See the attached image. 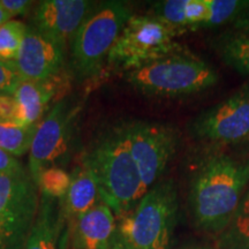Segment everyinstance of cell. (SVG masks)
<instances>
[{"label":"cell","mask_w":249,"mask_h":249,"mask_svg":"<svg viewBox=\"0 0 249 249\" xmlns=\"http://www.w3.org/2000/svg\"><path fill=\"white\" fill-rule=\"evenodd\" d=\"M181 34L152 15H134L111 49L107 62L130 71L166 55L182 51L176 42Z\"/></svg>","instance_id":"8992f818"},{"label":"cell","mask_w":249,"mask_h":249,"mask_svg":"<svg viewBox=\"0 0 249 249\" xmlns=\"http://www.w3.org/2000/svg\"><path fill=\"white\" fill-rule=\"evenodd\" d=\"M65 50L33 26H27L15 65L22 80L43 81L61 74Z\"/></svg>","instance_id":"7c38bea8"},{"label":"cell","mask_w":249,"mask_h":249,"mask_svg":"<svg viewBox=\"0 0 249 249\" xmlns=\"http://www.w3.org/2000/svg\"><path fill=\"white\" fill-rule=\"evenodd\" d=\"M81 164L95 177L102 201L118 219L129 213L148 192L120 126L92 143Z\"/></svg>","instance_id":"7a4b0ae2"},{"label":"cell","mask_w":249,"mask_h":249,"mask_svg":"<svg viewBox=\"0 0 249 249\" xmlns=\"http://www.w3.org/2000/svg\"><path fill=\"white\" fill-rule=\"evenodd\" d=\"M27 26L22 21L9 20L0 26V59L15 61L22 46Z\"/></svg>","instance_id":"44dd1931"},{"label":"cell","mask_w":249,"mask_h":249,"mask_svg":"<svg viewBox=\"0 0 249 249\" xmlns=\"http://www.w3.org/2000/svg\"><path fill=\"white\" fill-rule=\"evenodd\" d=\"M36 126L0 120V149L17 158L29 154Z\"/></svg>","instance_id":"d6986e66"},{"label":"cell","mask_w":249,"mask_h":249,"mask_svg":"<svg viewBox=\"0 0 249 249\" xmlns=\"http://www.w3.org/2000/svg\"><path fill=\"white\" fill-rule=\"evenodd\" d=\"M26 171L17 157L0 149V174H13Z\"/></svg>","instance_id":"484cf974"},{"label":"cell","mask_w":249,"mask_h":249,"mask_svg":"<svg viewBox=\"0 0 249 249\" xmlns=\"http://www.w3.org/2000/svg\"><path fill=\"white\" fill-rule=\"evenodd\" d=\"M70 238L59 200L39 193L38 213L23 249H68Z\"/></svg>","instance_id":"9a60e30c"},{"label":"cell","mask_w":249,"mask_h":249,"mask_svg":"<svg viewBox=\"0 0 249 249\" xmlns=\"http://www.w3.org/2000/svg\"><path fill=\"white\" fill-rule=\"evenodd\" d=\"M9 20H13V18L9 17V14L1 7V5H0V26H2V24L6 23Z\"/></svg>","instance_id":"f1b7e54d"},{"label":"cell","mask_w":249,"mask_h":249,"mask_svg":"<svg viewBox=\"0 0 249 249\" xmlns=\"http://www.w3.org/2000/svg\"><path fill=\"white\" fill-rule=\"evenodd\" d=\"M21 81L22 77L15 62L0 59V93L13 95Z\"/></svg>","instance_id":"cb8c5ba5"},{"label":"cell","mask_w":249,"mask_h":249,"mask_svg":"<svg viewBox=\"0 0 249 249\" xmlns=\"http://www.w3.org/2000/svg\"><path fill=\"white\" fill-rule=\"evenodd\" d=\"M0 120L18 123V104L13 95L0 93Z\"/></svg>","instance_id":"d4e9b609"},{"label":"cell","mask_w":249,"mask_h":249,"mask_svg":"<svg viewBox=\"0 0 249 249\" xmlns=\"http://www.w3.org/2000/svg\"><path fill=\"white\" fill-rule=\"evenodd\" d=\"M71 180V174L55 165L40 172L36 180V185L40 194L60 201L70 188Z\"/></svg>","instance_id":"7402d4cb"},{"label":"cell","mask_w":249,"mask_h":249,"mask_svg":"<svg viewBox=\"0 0 249 249\" xmlns=\"http://www.w3.org/2000/svg\"><path fill=\"white\" fill-rule=\"evenodd\" d=\"M62 86L61 74L43 81H21L13 93L18 104V123L24 126H37L50 111Z\"/></svg>","instance_id":"5bb4252c"},{"label":"cell","mask_w":249,"mask_h":249,"mask_svg":"<svg viewBox=\"0 0 249 249\" xmlns=\"http://www.w3.org/2000/svg\"><path fill=\"white\" fill-rule=\"evenodd\" d=\"M120 128L148 191L176 154L178 134L172 127L142 120L121 124Z\"/></svg>","instance_id":"ba28073f"},{"label":"cell","mask_w":249,"mask_h":249,"mask_svg":"<svg viewBox=\"0 0 249 249\" xmlns=\"http://www.w3.org/2000/svg\"><path fill=\"white\" fill-rule=\"evenodd\" d=\"M205 4L208 15L202 23L203 28L222 26L229 21L235 20L241 13L249 9V1L242 0H205Z\"/></svg>","instance_id":"ffe728a7"},{"label":"cell","mask_w":249,"mask_h":249,"mask_svg":"<svg viewBox=\"0 0 249 249\" xmlns=\"http://www.w3.org/2000/svg\"><path fill=\"white\" fill-rule=\"evenodd\" d=\"M126 79L144 95L178 97L209 89L219 77L208 62L182 50L128 71Z\"/></svg>","instance_id":"277c9868"},{"label":"cell","mask_w":249,"mask_h":249,"mask_svg":"<svg viewBox=\"0 0 249 249\" xmlns=\"http://www.w3.org/2000/svg\"><path fill=\"white\" fill-rule=\"evenodd\" d=\"M133 12L123 1L97 4L71 42V71L80 80L91 79L102 71Z\"/></svg>","instance_id":"5b68a950"},{"label":"cell","mask_w":249,"mask_h":249,"mask_svg":"<svg viewBox=\"0 0 249 249\" xmlns=\"http://www.w3.org/2000/svg\"><path fill=\"white\" fill-rule=\"evenodd\" d=\"M71 177L70 188L59 201L61 218L70 236L76 220L99 202H103L95 177L85 165L75 167Z\"/></svg>","instance_id":"2e32d148"},{"label":"cell","mask_w":249,"mask_h":249,"mask_svg":"<svg viewBox=\"0 0 249 249\" xmlns=\"http://www.w3.org/2000/svg\"><path fill=\"white\" fill-rule=\"evenodd\" d=\"M234 28L239 33L249 35V12L246 11L241 13L234 20Z\"/></svg>","instance_id":"83f0119b"},{"label":"cell","mask_w":249,"mask_h":249,"mask_svg":"<svg viewBox=\"0 0 249 249\" xmlns=\"http://www.w3.org/2000/svg\"><path fill=\"white\" fill-rule=\"evenodd\" d=\"M110 249H124V248L119 244V242H116V244L112 246V247H111Z\"/></svg>","instance_id":"f546056e"},{"label":"cell","mask_w":249,"mask_h":249,"mask_svg":"<svg viewBox=\"0 0 249 249\" xmlns=\"http://www.w3.org/2000/svg\"><path fill=\"white\" fill-rule=\"evenodd\" d=\"M39 205L29 171L0 174V249H23Z\"/></svg>","instance_id":"52a82bcc"},{"label":"cell","mask_w":249,"mask_h":249,"mask_svg":"<svg viewBox=\"0 0 249 249\" xmlns=\"http://www.w3.org/2000/svg\"><path fill=\"white\" fill-rule=\"evenodd\" d=\"M79 110L80 105L61 99L36 126L28 160V171L35 182L43 170L55 166L67 154Z\"/></svg>","instance_id":"9c48e42d"},{"label":"cell","mask_w":249,"mask_h":249,"mask_svg":"<svg viewBox=\"0 0 249 249\" xmlns=\"http://www.w3.org/2000/svg\"><path fill=\"white\" fill-rule=\"evenodd\" d=\"M247 141H249V139H248V140H247Z\"/></svg>","instance_id":"4dcf8cb0"},{"label":"cell","mask_w":249,"mask_h":249,"mask_svg":"<svg viewBox=\"0 0 249 249\" xmlns=\"http://www.w3.org/2000/svg\"><path fill=\"white\" fill-rule=\"evenodd\" d=\"M222 249H249V188L246 191L234 216L222 232Z\"/></svg>","instance_id":"ac0fdd59"},{"label":"cell","mask_w":249,"mask_h":249,"mask_svg":"<svg viewBox=\"0 0 249 249\" xmlns=\"http://www.w3.org/2000/svg\"><path fill=\"white\" fill-rule=\"evenodd\" d=\"M96 2L89 0H45L37 6L33 26L66 51Z\"/></svg>","instance_id":"8fae6325"},{"label":"cell","mask_w":249,"mask_h":249,"mask_svg":"<svg viewBox=\"0 0 249 249\" xmlns=\"http://www.w3.org/2000/svg\"><path fill=\"white\" fill-rule=\"evenodd\" d=\"M117 236L116 216L110 207L99 202L82 214L71 231V249H110Z\"/></svg>","instance_id":"4fadbf2b"},{"label":"cell","mask_w":249,"mask_h":249,"mask_svg":"<svg viewBox=\"0 0 249 249\" xmlns=\"http://www.w3.org/2000/svg\"><path fill=\"white\" fill-rule=\"evenodd\" d=\"M34 1L28 0H0V5L13 18L18 15H26L29 13Z\"/></svg>","instance_id":"4316f807"},{"label":"cell","mask_w":249,"mask_h":249,"mask_svg":"<svg viewBox=\"0 0 249 249\" xmlns=\"http://www.w3.org/2000/svg\"><path fill=\"white\" fill-rule=\"evenodd\" d=\"M178 207L172 180L155 183L129 213L119 218L117 242L124 249H169Z\"/></svg>","instance_id":"3957f363"},{"label":"cell","mask_w":249,"mask_h":249,"mask_svg":"<svg viewBox=\"0 0 249 249\" xmlns=\"http://www.w3.org/2000/svg\"><path fill=\"white\" fill-rule=\"evenodd\" d=\"M214 49L227 66L249 75V35L239 31L225 34L214 40Z\"/></svg>","instance_id":"e0dca14e"},{"label":"cell","mask_w":249,"mask_h":249,"mask_svg":"<svg viewBox=\"0 0 249 249\" xmlns=\"http://www.w3.org/2000/svg\"><path fill=\"white\" fill-rule=\"evenodd\" d=\"M196 138L216 143H235L249 139V83L209 108L192 124Z\"/></svg>","instance_id":"30bf717a"},{"label":"cell","mask_w":249,"mask_h":249,"mask_svg":"<svg viewBox=\"0 0 249 249\" xmlns=\"http://www.w3.org/2000/svg\"><path fill=\"white\" fill-rule=\"evenodd\" d=\"M187 2L188 0H164V1L156 2L152 17L160 18L180 34L186 33L189 31L186 17Z\"/></svg>","instance_id":"603a6c76"},{"label":"cell","mask_w":249,"mask_h":249,"mask_svg":"<svg viewBox=\"0 0 249 249\" xmlns=\"http://www.w3.org/2000/svg\"><path fill=\"white\" fill-rule=\"evenodd\" d=\"M249 185V156L218 154L207 158L191 182L189 202L204 231L220 233L238 210Z\"/></svg>","instance_id":"6da1fadb"}]
</instances>
